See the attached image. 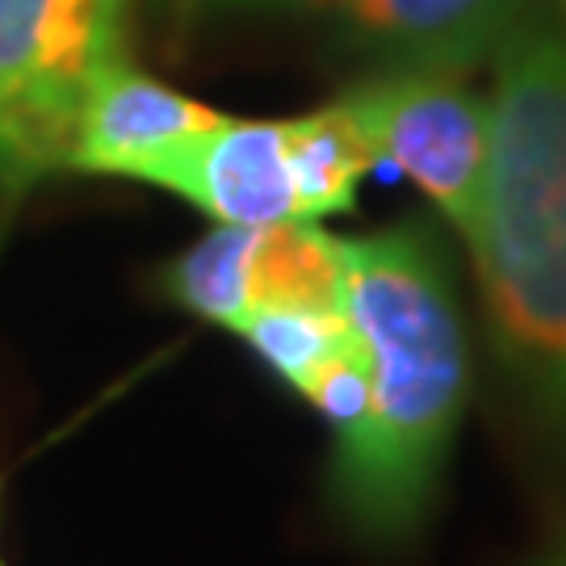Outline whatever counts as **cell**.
Here are the masks:
<instances>
[{
  "mask_svg": "<svg viewBox=\"0 0 566 566\" xmlns=\"http://www.w3.org/2000/svg\"><path fill=\"white\" fill-rule=\"evenodd\" d=\"M46 168H55V156L25 126L0 114V185H21Z\"/></svg>",
  "mask_w": 566,
  "mask_h": 566,
  "instance_id": "12",
  "label": "cell"
},
{
  "mask_svg": "<svg viewBox=\"0 0 566 566\" xmlns=\"http://www.w3.org/2000/svg\"><path fill=\"white\" fill-rule=\"evenodd\" d=\"M126 60V0H0V114L63 164L88 88Z\"/></svg>",
  "mask_w": 566,
  "mask_h": 566,
  "instance_id": "4",
  "label": "cell"
},
{
  "mask_svg": "<svg viewBox=\"0 0 566 566\" xmlns=\"http://www.w3.org/2000/svg\"><path fill=\"white\" fill-rule=\"evenodd\" d=\"M340 311L369 374V416L336 441L332 486L369 537H403L441 483L465 399V340L437 243L416 227L340 235Z\"/></svg>",
  "mask_w": 566,
  "mask_h": 566,
  "instance_id": "1",
  "label": "cell"
},
{
  "mask_svg": "<svg viewBox=\"0 0 566 566\" xmlns=\"http://www.w3.org/2000/svg\"><path fill=\"white\" fill-rule=\"evenodd\" d=\"M294 390L324 416L327 428L336 432V441L353 437L369 416V374H365V353L357 344V332L340 353H332L324 365H315Z\"/></svg>",
  "mask_w": 566,
  "mask_h": 566,
  "instance_id": "11",
  "label": "cell"
},
{
  "mask_svg": "<svg viewBox=\"0 0 566 566\" xmlns=\"http://www.w3.org/2000/svg\"><path fill=\"white\" fill-rule=\"evenodd\" d=\"M285 147L294 164L303 223L348 214L357 206V189L369 177V168L378 164L340 97L324 109L285 118Z\"/></svg>",
  "mask_w": 566,
  "mask_h": 566,
  "instance_id": "8",
  "label": "cell"
},
{
  "mask_svg": "<svg viewBox=\"0 0 566 566\" xmlns=\"http://www.w3.org/2000/svg\"><path fill=\"white\" fill-rule=\"evenodd\" d=\"M549 566H566V554H558V558H554Z\"/></svg>",
  "mask_w": 566,
  "mask_h": 566,
  "instance_id": "14",
  "label": "cell"
},
{
  "mask_svg": "<svg viewBox=\"0 0 566 566\" xmlns=\"http://www.w3.org/2000/svg\"><path fill=\"white\" fill-rule=\"evenodd\" d=\"M0 566H4V558H0Z\"/></svg>",
  "mask_w": 566,
  "mask_h": 566,
  "instance_id": "15",
  "label": "cell"
},
{
  "mask_svg": "<svg viewBox=\"0 0 566 566\" xmlns=\"http://www.w3.org/2000/svg\"><path fill=\"white\" fill-rule=\"evenodd\" d=\"M147 185L168 189L227 227L303 223L285 118H231L185 143Z\"/></svg>",
  "mask_w": 566,
  "mask_h": 566,
  "instance_id": "5",
  "label": "cell"
},
{
  "mask_svg": "<svg viewBox=\"0 0 566 566\" xmlns=\"http://www.w3.org/2000/svg\"><path fill=\"white\" fill-rule=\"evenodd\" d=\"M214 9H248V4H306V0H202Z\"/></svg>",
  "mask_w": 566,
  "mask_h": 566,
  "instance_id": "13",
  "label": "cell"
},
{
  "mask_svg": "<svg viewBox=\"0 0 566 566\" xmlns=\"http://www.w3.org/2000/svg\"><path fill=\"white\" fill-rule=\"evenodd\" d=\"M248 261H252V227L214 223V231H206L202 240L168 261L160 277L164 294L206 324L235 332L252 311Z\"/></svg>",
  "mask_w": 566,
  "mask_h": 566,
  "instance_id": "9",
  "label": "cell"
},
{
  "mask_svg": "<svg viewBox=\"0 0 566 566\" xmlns=\"http://www.w3.org/2000/svg\"><path fill=\"white\" fill-rule=\"evenodd\" d=\"M563 9H566V0H563Z\"/></svg>",
  "mask_w": 566,
  "mask_h": 566,
  "instance_id": "16",
  "label": "cell"
},
{
  "mask_svg": "<svg viewBox=\"0 0 566 566\" xmlns=\"http://www.w3.org/2000/svg\"><path fill=\"white\" fill-rule=\"evenodd\" d=\"M240 336L256 357H261L282 382L298 386L324 365L332 353H340L353 340V327L344 319V311H306V306H264L252 311L240 327Z\"/></svg>",
  "mask_w": 566,
  "mask_h": 566,
  "instance_id": "10",
  "label": "cell"
},
{
  "mask_svg": "<svg viewBox=\"0 0 566 566\" xmlns=\"http://www.w3.org/2000/svg\"><path fill=\"white\" fill-rule=\"evenodd\" d=\"M504 369L566 424V34L521 30L500 51L491 151L465 231Z\"/></svg>",
  "mask_w": 566,
  "mask_h": 566,
  "instance_id": "2",
  "label": "cell"
},
{
  "mask_svg": "<svg viewBox=\"0 0 566 566\" xmlns=\"http://www.w3.org/2000/svg\"><path fill=\"white\" fill-rule=\"evenodd\" d=\"M223 118L227 114L185 97L181 88L147 72H135L122 60L88 88L67 135L63 164L97 177L147 185L160 164H168L185 143H193Z\"/></svg>",
  "mask_w": 566,
  "mask_h": 566,
  "instance_id": "6",
  "label": "cell"
},
{
  "mask_svg": "<svg viewBox=\"0 0 566 566\" xmlns=\"http://www.w3.org/2000/svg\"><path fill=\"white\" fill-rule=\"evenodd\" d=\"M336 18L353 42L390 63V72H446L500 55L521 34L528 0H306Z\"/></svg>",
  "mask_w": 566,
  "mask_h": 566,
  "instance_id": "7",
  "label": "cell"
},
{
  "mask_svg": "<svg viewBox=\"0 0 566 566\" xmlns=\"http://www.w3.org/2000/svg\"><path fill=\"white\" fill-rule=\"evenodd\" d=\"M378 164H390L470 231L491 151V97L446 72H386L340 97Z\"/></svg>",
  "mask_w": 566,
  "mask_h": 566,
  "instance_id": "3",
  "label": "cell"
}]
</instances>
